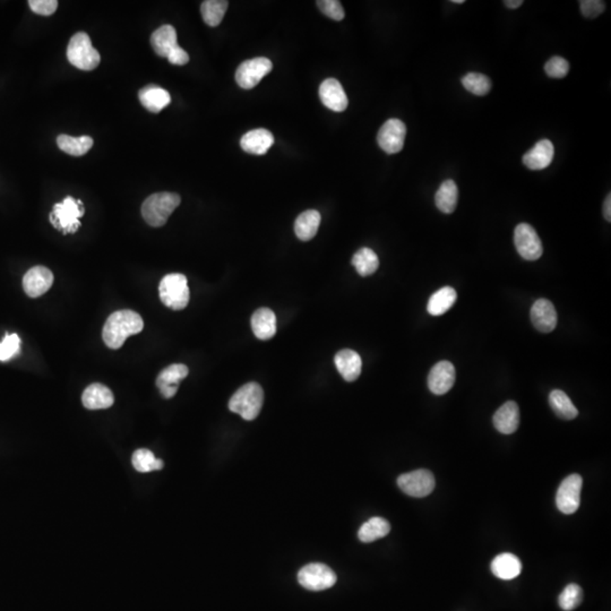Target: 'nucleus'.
<instances>
[{"label": "nucleus", "mask_w": 611, "mask_h": 611, "mask_svg": "<svg viewBox=\"0 0 611 611\" xmlns=\"http://www.w3.org/2000/svg\"><path fill=\"white\" fill-rule=\"evenodd\" d=\"M144 322L137 313L124 309L109 316L103 326L102 338L108 348L119 349L131 335L142 332Z\"/></svg>", "instance_id": "f257e3e1"}, {"label": "nucleus", "mask_w": 611, "mask_h": 611, "mask_svg": "<svg viewBox=\"0 0 611 611\" xmlns=\"http://www.w3.org/2000/svg\"><path fill=\"white\" fill-rule=\"evenodd\" d=\"M180 196L175 192H157L146 198L142 205V216L151 227H162L180 204Z\"/></svg>", "instance_id": "f03ea898"}, {"label": "nucleus", "mask_w": 611, "mask_h": 611, "mask_svg": "<svg viewBox=\"0 0 611 611\" xmlns=\"http://www.w3.org/2000/svg\"><path fill=\"white\" fill-rule=\"evenodd\" d=\"M264 403V390L257 383H248L231 396L229 409L242 416V419H256Z\"/></svg>", "instance_id": "7ed1b4c3"}, {"label": "nucleus", "mask_w": 611, "mask_h": 611, "mask_svg": "<svg viewBox=\"0 0 611 611\" xmlns=\"http://www.w3.org/2000/svg\"><path fill=\"white\" fill-rule=\"evenodd\" d=\"M84 216V207L81 199L76 201L72 196L65 198L61 203L55 204L49 220L57 230L68 235L75 233L81 227L79 218Z\"/></svg>", "instance_id": "20e7f679"}, {"label": "nucleus", "mask_w": 611, "mask_h": 611, "mask_svg": "<svg viewBox=\"0 0 611 611\" xmlns=\"http://www.w3.org/2000/svg\"><path fill=\"white\" fill-rule=\"evenodd\" d=\"M160 299L173 310H183L190 303V292L187 277L180 273L168 274L159 285Z\"/></svg>", "instance_id": "39448f33"}, {"label": "nucleus", "mask_w": 611, "mask_h": 611, "mask_svg": "<svg viewBox=\"0 0 611 611\" xmlns=\"http://www.w3.org/2000/svg\"><path fill=\"white\" fill-rule=\"evenodd\" d=\"M67 58L70 64L81 70H93L99 66L101 57L92 46L86 33L79 32L70 39L67 47Z\"/></svg>", "instance_id": "423d86ee"}, {"label": "nucleus", "mask_w": 611, "mask_h": 611, "mask_svg": "<svg viewBox=\"0 0 611 611\" xmlns=\"http://www.w3.org/2000/svg\"><path fill=\"white\" fill-rule=\"evenodd\" d=\"M298 581L307 590H327L336 583V574L327 565L313 563L300 570Z\"/></svg>", "instance_id": "0eeeda50"}, {"label": "nucleus", "mask_w": 611, "mask_h": 611, "mask_svg": "<svg viewBox=\"0 0 611 611\" xmlns=\"http://www.w3.org/2000/svg\"><path fill=\"white\" fill-rule=\"evenodd\" d=\"M402 492L411 497L422 498L431 495L436 486L435 477L429 470L419 468L398 478Z\"/></svg>", "instance_id": "6e6552de"}, {"label": "nucleus", "mask_w": 611, "mask_h": 611, "mask_svg": "<svg viewBox=\"0 0 611 611\" xmlns=\"http://www.w3.org/2000/svg\"><path fill=\"white\" fill-rule=\"evenodd\" d=\"M273 64L265 57L249 59L239 65L236 72V81L239 86L244 90L255 88L265 76L271 73Z\"/></svg>", "instance_id": "1a4fd4ad"}, {"label": "nucleus", "mask_w": 611, "mask_h": 611, "mask_svg": "<svg viewBox=\"0 0 611 611\" xmlns=\"http://www.w3.org/2000/svg\"><path fill=\"white\" fill-rule=\"evenodd\" d=\"M514 244L522 258L537 261L544 254L541 239L532 225L520 223L514 231Z\"/></svg>", "instance_id": "9d476101"}, {"label": "nucleus", "mask_w": 611, "mask_h": 611, "mask_svg": "<svg viewBox=\"0 0 611 611\" xmlns=\"http://www.w3.org/2000/svg\"><path fill=\"white\" fill-rule=\"evenodd\" d=\"M583 479L579 475H570L560 483L556 495V505L564 514H573L581 504Z\"/></svg>", "instance_id": "9b49d317"}, {"label": "nucleus", "mask_w": 611, "mask_h": 611, "mask_svg": "<svg viewBox=\"0 0 611 611\" xmlns=\"http://www.w3.org/2000/svg\"><path fill=\"white\" fill-rule=\"evenodd\" d=\"M407 127L405 122L399 119H390L385 122L379 129L377 142L381 149L387 155L399 153L405 146Z\"/></svg>", "instance_id": "f8f14e48"}, {"label": "nucleus", "mask_w": 611, "mask_h": 611, "mask_svg": "<svg viewBox=\"0 0 611 611\" xmlns=\"http://www.w3.org/2000/svg\"><path fill=\"white\" fill-rule=\"evenodd\" d=\"M53 274L44 266L29 268L23 277V289L29 298L44 296L53 287Z\"/></svg>", "instance_id": "ddd939ff"}, {"label": "nucleus", "mask_w": 611, "mask_h": 611, "mask_svg": "<svg viewBox=\"0 0 611 611\" xmlns=\"http://www.w3.org/2000/svg\"><path fill=\"white\" fill-rule=\"evenodd\" d=\"M455 383V368L449 361H440L431 368L428 387L435 395H444Z\"/></svg>", "instance_id": "4468645a"}, {"label": "nucleus", "mask_w": 611, "mask_h": 611, "mask_svg": "<svg viewBox=\"0 0 611 611\" xmlns=\"http://www.w3.org/2000/svg\"><path fill=\"white\" fill-rule=\"evenodd\" d=\"M188 373L190 370L186 364H175L166 367L159 374L157 386L164 399H171L176 395L179 383L186 379Z\"/></svg>", "instance_id": "2eb2a0df"}, {"label": "nucleus", "mask_w": 611, "mask_h": 611, "mask_svg": "<svg viewBox=\"0 0 611 611\" xmlns=\"http://www.w3.org/2000/svg\"><path fill=\"white\" fill-rule=\"evenodd\" d=\"M320 101L326 108L335 112H342L348 108V96L344 92L340 81L335 79H327L320 86Z\"/></svg>", "instance_id": "dca6fc26"}, {"label": "nucleus", "mask_w": 611, "mask_h": 611, "mask_svg": "<svg viewBox=\"0 0 611 611\" xmlns=\"http://www.w3.org/2000/svg\"><path fill=\"white\" fill-rule=\"evenodd\" d=\"M531 320L539 332H553L558 322L555 306L547 299L537 300L531 308Z\"/></svg>", "instance_id": "f3484780"}, {"label": "nucleus", "mask_w": 611, "mask_h": 611, "mask_svg": "<svg viewBox=\"0 0 611 611\" xmlns=\"http://www.w3.org/2000/svg\"><path fill=\"white\" fill-rule=\"evenodd\" d=\"M555 147L549 140H541L523 155L524 166L530 170H544L553 162Z\"/></svg>", "instance_id": "a211bd4d"}, {"label": "nucleus", "mask_w": 611, "mask_h": 611, "mask_svg": "<svg viewBox=\"0 0 611 611\" xmlns=\"http://www.w3.org/2000/svg\"><path fill=\"white\" fill-rule=\"evenodd\" d=\"M494 426L499 433L511 435L518 431L520 425V409L515 402L508 401L504 403L494 414Z\"/></svg>", "instance_id": "6ab92c4d"}, {"label": "nucleus", "mask_w": 611, "mask_h": 611, "mask_svg": "<svg viewBox=\"0 0 611 611\" xmlns=\"http://www.w3.org/2000/svg\"><path fill=\"white\" fill-rule=\"evenodd\" d=\"M274 144V136L268 129H259L248 131L240 140L242 149L247 153L264 155Z\"/></svg>", "instance_id": "aec40b11"}, {"label": "nucleus", "mask_w": 611, "mask_h": 611, "mask_svg": "<svg viewBox=\"0 0 611 611\" xmlns=\"http://www.w3.org/2000/svg\"><path fill=\"white\" fill-rule=\"evenodd\" d=\"M81 402L88 410H101L114 405V398L109 387L96 383L85 388Z\"/></svg>", "instance_id": "412c9836"}, {"label": "nucleus", "mask_w": 611, "mask_h": 611, "mask_svg": "<svg viewBox=\"0 0 611 611\" xmlns=\"http://www.w3.org/2000/svg\"><path fill=\"white\" fill-rule=\"evenodd\" d=\"M334 362L339 373L346 381H355L360 376L362 360L353 350H341L335 355Z\"/></svg>", "instance_id": "4be33fe9"}, {"label": "nucleus", "mask_w": 611, "mask_h": 611, "mask_svg": "<svg viewBox=\"0 0 611 611\" xmlns=\"http://www.w3.org/2000/svg\"><path fill=\"white\" fill-rule=\"evenodd\" d=\"M251 329L259 340L273 338L277 333V316L270 308H259L251 317Z\"/></svg>", "instance_id": "5701e85b"}, {"label": "nucleus", "mask_w": 611, "mask_h": 611, "mask_svg": "<svg viewBox=\"0 0 611 611\" xmlns=\"http://www.w3.org/2000/svg\"><path fill=\"white\" fill-rule=\"evenodd\" d=\"M138 96L143 107L153 114L160 112L171 102L169 92L157 85H147L140 91Z\"/></svg>", "instance_id": "b1692460"}, {"label": "nucleus", "mask_w": 611, "mask_h": 611, "mask_svg": "<svg viewBox=\"0 0 611 611\" xmlns=\"http://www.w3.org/2000/svg\"><path fill=\"white\" fill-rule=\"evenodd\" d=\"M492 572L496 577L505 581L516 579L522 572L521 560L513 553H501L492 560Z\"/></svg>", "instance_id": "393cba45"}, {"label": "nucleus", "mask_w": 611, "mask_h": 611, "mask_svg": "<svg viewBox=\"0 0 611 611\" xmlns=\"http://www.w3.org/2000/svg\"><path fill=\"white\" fill-rule=\"evenodd\" d=\"M151 44L157 55L166 58L178 46L177 32L172 25H163L153 32Z\"/></svg>", "instance_id": "a878e982"}, {"label": "nucleus", "mask_w": 611, "mask_h": 611, "mask_svg": "<svg viewBox=\"0 0 611 611\" xmlns=\"http://www.w3.org/2000/svg\"><path fill=\"white\" fill-rule=\"evenodd\" d=\"M320 218H322L317 211L308 210L301 213L294 223L296 236L303 242L312 240L317 235Z\"/></svg>", "instance_id": "bb28decb"}, {"label": "nucleus", "mask_w": 611, "mask_h": 611, "mask_svg": "<svg viewBox=\"0 0 611 611\" xmlns=\"http://www.w3.org/2000/svg\"><path fill=\"white\" fill-rule=\"evenodd\" d=\"M459 190L455 181L446 180L440 185L435 195V203L440 212L451 214L456 209Z\"/></svg>", "instance_id": "cd10ccee"}, {"label": "nucleus", "mask_w": 611, "mask_h": 611, "mask_svg": "<svg viewBox=\"0 0 611 611\" xmlns=\"http://www.w3.org/2000/svg\"><path fill=\"white\" fill-rule=\"evenodd\" d=\"M457 294L451 287H444L435 292L428 301L427 310L433 316L445 314L456 301Z\"/></svg>", "instance_id": "c85d7f7f"}, {"label": "nucleus", "mask_w": 611, "mask_h": 611, "mask_svg": "<svg viewBox=\"0 0 611 611\" xmlns=\"http://www.w3.org/2000/svg\"><path fill=\"white\" fill-rule=\"evenodd\" d=\"M549 405L553 412L564 420H573L579 416L577 407L570 401L567 394L560 390H553L549 395Z\"/></svg>", "instance_id": "c756f323"}, {"label": "nucleus", "mask_w": 611, "mask_h": 611, "mask_svg": "<svg viewBox=\"0 0 611 611\" xmlns=\"http://www.w3.org/2000/svg\"><path fill=\"white\" fill-rule=\"evenodd\" d=\"M57 144L59 149L65 153L73 157H81L86 155L93 146V140L90 136L72 137L60 135L57 138Z\"/></svg>", "instance_id": "7c9ffc66"}, {"label": "nucleus", "mask_w": 611, "mask_h": 611, "mask_svg": "<svg viewBox=\"0 0 611 611\" xmlns=\"http://www.w3.org/2000/svg\"><path fill=\"white\" fill-rule=\"evenodd\" d=\"M390 531V524L385 518H373L362 524V527L359 530L358 537L361 541L368 544L384 538Z\"/></svg>", "instance_id": "2f4dec72"}, {"label": "nucleus", "mask_w": 611, "mask_h": 611, "mask_svg": "<svg viewBox=\"0 0 611 611\" xmlns=\"http://www.w3.org/2000/svg\"><path fill=\"white\" fill-rule=\"evenodd\" d=\"M353 265L361 277H369L379 268V256L370 248H361L353 255Z\"/></svg>", "instance_id": "473e14b6"}, {"label": "nucleus", "mask_w": 611, "mask_h": 611, "mask_svg": "<svg viewBox=\"0 0 611 611\" xmlns=\"http://www.w3.org/2000/svg\"><path fill=\"white\" fill-rule=\"evenodd\" d=\"M228 6H229V1L227 0H206V1H203L201 12L204 22L209 27H218L223 20Z\"/></svg>", "instance_id": "72a5a7b5"}, {"label": "nucleus", "mask_w": 611, "mask_h": 611, "mask_svg": "<svg viewBox=\"0 0 611 611\" xmlns=\"http://www.w3.org/2000/svg\"><path fill=\"white\" fill-rule=\"evenodd\" d=\"M131 462H133L135 470L142 472V473L161 470L163 468V461L157 459L151 451L145 449V448H140V449L135 451L133 457H131Z\"/></svg>", "instance_id": "f704fd0d"}, {"label": "nucleus", "mask_w": 611, "mask_h": 611, "mask_svg": "<svg viewBox=\"0 0 611 611\" xmlns=\"http://www.w3.org/2000/svg\"><path fill=\"white\" fill-rule=\"evenodd\" d=\"M462 84L470 93L478 96L488 94L492 90V81L480 73H468L462 79Z\"/></svg>", "instance_id": "c9c22d12"}, {"label": "nucleus", "mask_w": 611, "mask_h": 611, "mask_svg": "<svg viewBox=\"0 0 611 611\" xmlns=\"http://www.w3.org/2000/svg\"><path fill=\"white\" fill-rule=\"evenodd\" d=\"M583 600V591L577 584H568L559 596V607L565 611L574 610L577 608Z\"/></svg>", "instance_id": "e433bc0d"}, {"label": "nucleus", "mask_w": 611, "mask_h": 611, "mask_svg": "<svg viewBox=\"0 0 611 611\" xmlns=\"http://www.w3.org/2000/svg\"><path fill=\"white\" fill-rule=\"evenodd\" d=\"M20 339L18 334H6L0 342V361H8L20 353Z\"/></svg>", "instance_id": "4c0bfd02"}, {"label": "nucleus", "mask_w": 611, "mask_h": 611, "mask_svg": "<svg viewBox=\"0 0 611 611\" xmlns=\"http://www.w3.org/2000/svg\"><path fill=\"white\" fill-rule=\"evenodd\" d=\"M544 70L549 77L553 79H564L570 70V64L562 57H553L547 61Z\"/></svg>", "instance_id": "58836bf2"}, {"label": "nucleus", "mask_w": 611, "mask_h": 611, "mask_svg": "<svg viewBox=\"0 0 611 611\" xmlns=\"http://www.w3.org/2000/svg\"><path fill=\"white\" fill-rule=\"evenodd\" d=\"M316 4H317L318 8L327 18L334 20H342L346 16L343 7L338 0H318Z\"/></svg>", "instance_id": "ea45409f"}, {"label": "nucleus", "mask_w": 611, "mask_h": 611, "mask_svg": "<svg viewBox=\"0 0 611 611\" xmlns=\"http://www.w3.org/2000/svg\"><path fill=\"white\" fill-rule=\"evenodd\" d=\"M579 7L584 18H596L603 14L605 5L601 0H581Z\"/></svg>", "instance_id": "a19ab883"}, {"label": "nucleus", "mask_w": 611, "mask_h": 611, "mask_svg": "<svg viewBox=\"0 0 611 611\" xmlns=\"http://www.w3.org/2000/svg\"><path fill=\"white\" fill-rule=\"evenodd\" d=\"M29 8L32 9L35 14L50 16L58 8L57 0H29Z\"/></svg>", "instance_id": "79ce46f5"}, {"label": "nucleus", "mask_w": 611, "mask_h": 611, "mask_svg": "<svg viewBox=\"0 0 611 611\" xmlns=\"http://www.w3.org/2000/svg\"><path fill=\"white\" fill-rule=\"evenodd\" d=\"M166 59L169 60L170 64L177 65V66H183V65L188 64V61H190V55H188V53H187L183 48L177 46V47L172 50L171 53H169V55L166 57Z\"/></svg>", "instance_id": "37998d69"}, {"label": "nucleus", "mask_w": 611, "mask_h": 611, "mask_svg": "<svg viewBox=\"0 0 611 611\" xmlns=\"http://www.w3.org/2000/svg\"><path fill=\"white\" fill-rule=\"evenodd\" d=\"M603 216H605L607 221H611V196L609 194L605 198V204H603Z\"/></svg>", "instance_id": "c03bdc74"}, {"label": "nucleus", "mask_w": 611, "mask_h": 611, "mask_svg": "<svg viewBox=\"0 0 611 611\" xmlns=\"http://www.w3.org/2000/svg\"><path fill=\"white\" fill-rule=\"evenodd\" d=\"M504 4L507 8L516 9L523 5V1L522 0H506V1H504Z\"/></svg>", "instance_id": "a18cd8bd"}, {"label": "nucleus", "mask_w": 611, "mask_h": 611, "mask_svg": "<svg viewBox=\"0 0 611 611\" xmlns=\"http://www.w3.org/2000/svg\"><path fill=\"white\" fill-rule=\"evenodd\" d=\"M453 3H454V4H463V3H464V0H453Z\"/></svg>", "instance_id": "49530a36"}]
</instances>
